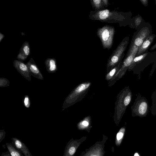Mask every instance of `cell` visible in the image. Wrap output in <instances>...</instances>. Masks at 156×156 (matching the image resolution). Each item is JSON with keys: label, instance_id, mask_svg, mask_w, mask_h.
<instances>
[{"label": "cell", "instance_id": "1", "mask_svg": "<svg viewBox=\"0 0 156 156\" xmlns=\"http://www.w3.org/2000/svg\"><path fill=\"white\" fill-rule=\"evenodd\" d=\"M156 57V50L152 52L147 51L142 55L136 56L127 70L133 71L134 74L138 75V79L140 80L142 72L146 67L153 63Z\"/></svg>", "mask_w": 156, "mask_h": 156}, {"label": "cell", "instance_id": "2", "mask_svg": "<svg viewBox=\"0 0 156 156\" xmlns=\"http://www.w3.org/2000/svg\"><path fill=\"white\" fill-rule=\"evenodd\" d=\"M89 17L94 20H99L107 23H118L119 24L125 19L122 13L108 9L91 11Z\"/></svg>", "mask_w": 156, "mask_h": 156}, {"label": "cell", "instance_id": "3", "mask_svg": "<svg viewBox=\"0 0 156 156\" xmlns=\"http://www.w3.org/2000/svg\"><path fill=\"white\" fill-rule=\"evenodd\" d=\"M129 37L124 38L116 49L110 56L106 66L107 72H109L114 66L123 60L125 55L124 52L129 43Z\"/></svg>", "mask_w": 156, "mask_h": 156}, {"label": "cell", "instance_id": "4", "mask_svg": "<svg viewBox=\"0 0 156 156\" xmlns=\"http://www.w3.org/2000/svg\"><path fill=\"white\" fill-rule=\"evenodd\" d=\"M132 39L127 52H129L135 49H138L145 40L152 34L151 27L149 25H144L138 27Z\"/></svg>", "mask_w": 156, "mask_h": 156}, {"label": "cell", "instance_id": "5", "mask_svg": "<svg viewBox=\"0 0 156 156\" xmlns=\"http://www.w3.org/2000/svg\"><path fill=\"white\" fill-rule=\"evenodd\" d=\"M115 30L113 27L106 25L98 29L97 34L100 40L103 48L110 50L113 44Z\"/></svg>", "mask_w": 156, "mask_h": 156}, {"label": "cell", "instance_id": "6", "mask_svg": "<svg viewBox=\"0 0 156 156\" xmlns=\"http://www.w3.org/2000/svg\"><path fill=\"white\" fill-rule=\"evenodd\" d=\"M137 51L138 49H136L130 53H127L123 60L121 68L113 77L108 82L109 86L114 84L117 80L121 79L124 75L128 68L136 56Z\"/></svg>", "mask_w": 156, "mask_h": 156}, {"label": "cell", "instance_id": "7", "mask_svg": "<svg viewBox=\"0 0 156 156\" xmlns=\"http://www.w3.org/2000/svg\"><path fill=\"white\" fill-rule=\"evenodd\" d=\"M13 66L23 77L28 81L31 80V74L26 64L22 61L15 60L13 61Z\"/></svg>", "mask_w": 156, "mask_h": 156}, {"label": "cell", "instance_id": "8", "mask_svg": "<svg viewBox=\"0 0 156 156\" xmlns=\"http://www.w3.org/2000/svg\"><path fill=\"white\" fill-rule=\"evenodd\" d=\"M91 84V83L90 82H86L79 84L67 97L64 103L67 102L76 96L86 91Z\"/></svg>", "mask_w": 156, "mask_h": 156}, {"label": "cell", "instance_id": "9", "mask_svg": "<svg viewBox=\"0 0 156 156\" xmlns=\"http://www.w3.org/2000/svg\"><path fill=\"white\" fill-rule=\"evenodd\" d=\"M26 64L28 66L31 75L38 79L43 80V76L32 58H30Z\"/></svg>", "mask_w": 156, "mask_h": 156}, {"label": "cell", "instance_id": "10", "mask_svg": "<svg viewBox=\"0 0 156 156\" xmlns=\"http://www.w3.org/2000/svg\"><path fill=\"white\" fill-rule=\"evenodd\" d=\"M155 37V34H152L148 36L138 48L136 56L142 55L148 51Z\"/></svg>", "mask_w": 156, "mask_h": 156}, {"label": "cell", "instance_id": "11", "mask_svg": "<svg viewBox=\"0 0 156 156\" xmlns=\"http://www.w3.org/2000/svg\"><path fill=\"white\" fill-rule=\"evenodd\" d=\"M12 140V144L25 156H32L27 147L20 140L16 138L13 137Z\"/></svg>", "mask_w": 156, "mask_h": 156}, {"label": "cell", "instance_id": "12", "mask_svg": "<svg viewBox=\"0 0 156 156\" xmlns=\"http://www.w3.org/2000/svg\"><path fill=\"white\" fill-rule=\"evenodd\" d=\"M47 71L52 73L56 72L57 70V66L56 59L54 58H48L44 62Z\"/></svg>", "mask_w": 156, "mask_h": 156}, {"label": "cell", "instance_id": "13", "mask_svg": "<svg viewBox=\"0 0 156 156\" xmlns=\"http://www.w3.org/2000/svg\"><path fill=\"white\" fill-rule=\"evenodd\" d=\"M123 60L120 62L109 72L107 73L105 76V80L109 82L117 73L122 65Z\"/></svg>", "mask_w": 156, "mask_h": 156}, {"label": "cell", "instance_id": "14", "mask_svg": "<svg viewBox=\"0 0 156 156\" xmlns=\"http://www.w3.org/2000/svg\"><path fill=\"white\" fill-rule=\"evenodd\" d=\"M8 151L12 156H23L22 153L18 150L11 143H6Z\"/></svg>", "mask_w": 156, "mask_h": 156}, {"label": "cell", "instance_id": "15", "mask_svg": "<svg viewBox=\"0 0 156 156\" xmlns=\"http://www.w3.org/2000/svg\"><path fill=\"white\" fill-rule=\"evenodd\" d=\"M20 52L28 57L30 55V47L29 43L25 41L22 44L20 50Z\"/></svg>", "mask_w": 156, "mask_h": 156}, {"label": "cell", "instance_id": "16", "mask_svg": "<svg viewBox=\"0 0 156 156\" xmlns=\"http://www.w3.org/2000/svg\"><path fill=\"white\" fill-rule=\"evenodd\" d=\"M92 2L95 10H100L104 6L102 0H92Z\"/></svg>", "mask_w": 156, "mask_h": 156}, {"label": "cell", "instance_id": "17", "mask_svg": "<svg viewBox=\"0 0 156 156\" xmlns=\"http://www.w3.org/2000/svg\"><path fill=\"white\" fill-rule=\"evenodd\" d=\"M147 104L146 102H143L141 103L139 107V112L141 115L145 114L147 111Z\"/></svg>", "mask_w": 156, "mask_h": 156}, {"label": "cell", "instance_id": "18", "mask_svg": "<svg viewBox=\"0 0 156 156\" xmlns=\"http://www.w3.org/2000/svg\"><path fill=\"white\" fill-rule=\"evenodd\" d=\"M23 104L24 106L27 108H29L30 106V97L27 95H25L23 99Z\"/></svg>", "mask_w": 156, "mask_h": 156}, {"label": "cell", "instance_id": "19", "mask_svg": "<svg viewBox=\"0 0 156 156\" xmlns=\"http://www.w3.org/2000/svg\"><path fill=\"white\" fill-rule=\"evenodd\" d=\"M9 80L6 78L1 77L0 78V87H6L9 85Z\"/></svg>", "mask_w": 156, "mask_h": 156}, {"label": "cell", "instance_id": "20", "mask_svg": "<svg viewBox=\"0 0 156 156\" xmlns=\"http://www.w3.org/2000/svg\"><path fill=\"white\" fill-rule=\"evenodd\" d=\"M142 20V18L140 16H138L135 18L134 20V26L136 29H137L138 26L140 25L141 22Z\"/></svg>", "mask_w": 156, "mask_h": 156}, {"label": "cell", "instance_id": "21", "mask_svg": "<svg viewBox=\"0 0 156 156\" xmlns=\"http://www.w3.org/2000/svg\"><path fill=\"white\" fill-rule=\"evenodd\" d=\"M27 58V57L20 52L18 54L16 57L18 60L22 61H25Z\"/></svg>", "mask_w": 156, "mask_h": 156}, {"label": "cell", "instance_id": "22", "mask_svg": "<svg viewBox=\"0 0 156 156\" xmlns=\"http://www.w3.org/2000/svg\"><path fill=\"white\" fill-rule=\"evenodd\" d=\"M152 65V67L150 71L149 75L150 77H151L152 76L156 68V57Z\"/></svg>", "mask_w": 156, "mask_h": 156}, {"label": "cell", "instance_id": "23", "mask_svg": "<svg viewBox=\"0 0 156 156\" xmlns=\"http://www.w3.org/2000/svg\"><path fill=\"white\" fill-rule=\"evenodd\" d=\"M5 132L4 129L0 130V143L4 139L5 136Z\"/></svg>", "mask_w": 156, "mask_h": 156}, {"label": "cell", "instance_id": "24", "mask_svg": "<svg viewBox=\"0 0 156 156\" xmlns=\"http://www.w3.org/2000/svg\"><path fill=\"white\" fill-rule=\"evenodd\" d=\"M131 100V98L129 95H128L125 98L124 101V105L125 106H127L128 105L129 103Z\"/></svg>", "mask_w": 156, "mask_h": 156}, {"label": "cell", "instance_id": "25", "mask_svg": "<svg viewBox=\"0 0 156 156\" xmlns=\"http://www.w3.org/2000/svg\"><path fill=\"white\" fill-rule=\"evenodd\" d=\"M123 133L122 132H119L117 135V139L118 140H119L122 137Z\"/></svg>", "mask_w": 156, "mask_h": 156}, {"label": "cell", "instance_id": "26", "mask_svg": "<svg viewBox=\"0 0 156 156\" xmlns=\"http://www.w3.org/2000/svg\"><path fill=\"white\" fill-rule=\"evenodd\" d=\"M143 5L145 6L148 5V0H140Z\"/></svg>", "mask_w": 156, "mask_h": 156}, {"label": "cell", "instance_id": "27", "mask_svg": "<svg viewBox=\"0 0 156 156\" xmlns=\"http://www.w3.org/2000/svg\"><path fill=\"white\" fill-rule=\"evenodd\" d=\"M104 5L105 7H107L109 5L108 0H102Z\"/></svg>", "mask_w": 156, "mask_h": 156}, {"label": "cell", "instance_id": "28", "mask_svg": "<svg viewBox=\"0 0 156 156\" xmlns=\"http://www.w3.org/2000/svg\"><path fill=\"white\" fill-rule=\"evenodd\" d=\"M11 155L9 152L8 151L5 153L3 152L1 155L2 156H9Z\"/></svg>", "mask_w": 156, "mask_h": 156}, {"label": "cell", "instance_id": "29", "mask_svg": "<svg viewBox=\"0 0 156 156\" xmlns=\"http://www.w3.org/2000/svg\"><path fill=\"white\" fill-rule=\"evenodd\" d=\"M5 37L4 35L1 32L0 33V42H1L2 41Z\"/></svg>", "mask_w": 156, "mask_h": 156}, {"label": "cell", "instance_id": "30", "mask_svg": "<svg viewBox=\"0 0 156 156\" xmlns=\"http://www.w3.org/2000/svg\"><path fill=\"white\" fill-rule=\"evenodd\" d=\"M156 48V43L152 46L150 49V50L152 51L154 50Z\"/></svg>", "mask_w": 156, "mask_h": 156}, {"label": "cell", "instance_id": "31", "mask_svg": "<svg viewBox=\"0 0 156 156\" xmlns=\"http://www.w3.org/2000/svg\"><path fill=\"white\" fill-rule=\"evenodd\" d=\"M82 125L85 126H87L88 125V122L86 121H84L82 122Z\"/></svg>", "mask_w": 156, "mask_h": 156}, {"label": "cell", "instance_id": "32", "mask_svg": "<svg viewBox=\"0 0 156 156\" xmlns=\"http://www.w3.org/2000/svg\"><path fill=\"white\" fill-rule=\"evenodd\" d=\"M90 2H91V6H92V7L94 9V6H93V3L92 0H90Z\"/></svg>", "mask_w": 156, "mask_h": 156}, {"label": "cell", "instance_id": "33", "mask_svg": "<svg viewBox=\"0 0 156 156\" xmlns=\"http://www.w3.org/2000/svg\"><path fill=\"white\" fill-rule=\"evenodd\" d=\"M134 155H135H135H138H138H138L137 153H136V154H135Z\"/></svg>", "mask_w": 156, "mask_h": 156}, {"label": "cell", "instance_id": "34", "mask_svg": "<svg viewBox=\"0 0 156 156\" xmlns=\"http://www.w3.org/2000/svg\"><path fill=\"white\" fill-rule=\"evenodd\" d=\"M155 2L156 4V0H155Z\"/></svg>", "mask_w": 156, "mask_h": 156}]
</instances>
